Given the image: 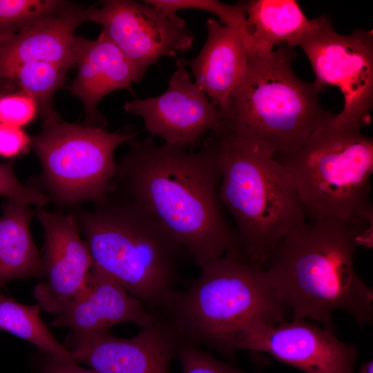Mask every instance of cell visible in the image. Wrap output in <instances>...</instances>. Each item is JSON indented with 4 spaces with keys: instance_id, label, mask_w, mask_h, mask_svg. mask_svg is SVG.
Instances as JSON below:
<instances>
[{
    "instance_id": "6da1fadb",
    "label": "cell",
    "mask_w": 373,
    "mask_h": 373,
    "mask_svg": "<svg viewBox=\"0 0 373 373\" xmlns=\"http://www.w3.org/2000/svg\"><path fill=\"white\" fill-rule=\"evenodd\" d=\"M128 144L116 162L115 189L141 204L198 267L227 252L242 255L223 213L220 169L207 140L198 151L158 146L151 136Z\"/></svg>"
},
{
    "instance_id": "7a4b0ae2",
    "label": "cell",
    "mask_w": 373,
    "mask_h": 373,
    "mask_svg": "<svg viewBox=\"0 0 373 373\" xmlns=\"http://www.w3.org/2000/svg\"><path fill=\"white\" fill-rule=\"evenodd\" d=\"M372 240L334 219H307L290 231L264 265L294 320H313L335 332L333 314L350 315L360 327L373 317V290L356 273L358 247Z\"/></svg>"
},
{
    "instance_id": "3957f363",
    "label": "cell",
    "mask_w": 373,
    "mask_h": 373,
    "mask_svg": "<svg viewBox=\"0 0 373 373\" xmlns=\"http://www.w3.org/2000/svg\"><path fill=\"white\" fill-rule=\"evenodd\" d=\"M75 216L99 267L155 314L176 291L186 254L138 202L114 187L92 210Z\"/></svg>"
},
{
    "instance_id": "277c9868",
    "label": "cell",
    "mask_w": 373,
    "mask_h": 373,
    "mask_svg": "<svg viewBox=\"0 0 373 373\" xmlns=\"http://www.w3.org/2000/svg\"><path fill=\"white\" fill-rule=\"evenodd\" d=\"M206 140L217 156L220 199L233 219L242 254L263 267L278 243L307 219L292 177L262 142L223 126Z\"/></svg>"
},
{
    "instance_id": "5b68a950",
    "label": "cell",
    "mask_w": 373,
    "mask_h": 373,
    "mask_svg": "<svg viewBox=\"0 0 373 373\" xmlns=\"http://www.w3.org/2000/svg\"><path fill=\"white\" fill-rule=\"evenodd\" d=\"M185 290L175 291L160 315L179 343L220 352L238 330L255 321L285 320L287 308L264 267L227 252L200 267Z\"/></svg>"
},
{
    "instance_id": "8992f818",
    "label": "cell",
    "mask_w": 373,
    "mask_h": 373,
    "mask_svg": "<svg viewBox=\"0 0 373 373\" xmlns=\"http://www.w3.org/2000/svg\"><path fill=\"white\" fill-rule=\"evenodd\" d=\"M296 57L294 48L287 45L249 56L245 75L223 113L222 126L284 155L334 119L336 114L321 104L323 90L294 73Z\"/></svg>"
},
{
    "instance_id": "52a82bcc",
    "label": "cell",
    "mask_w": 373,
    "mask_h": 373,
    "mask_svg": "<svg viewBox=\"0 0 373 373\" xmlns=\"http://www.w3.org/2000/svg\"><path fill=\"white\" fill-rule=\"evenodd\" d=\"M276 159L289 171L310 219H334L372 239L373 139L329 123L300 148Z\"/></svg>"
},
{
    "instance_id": "ba28073f",
    "label": "cell",
    "mask_w": 373,
    "mask_h": 373,
    "mask_svg": "<svg viewBox=\"0 0 373 373\" xmlns=\"http://www.w3.org/2000/svg\"><path fill=\"white\" fill-rule=\"evenodd\" d=\"M137 135L131 126L109 133L61 122L59 117L44 119L41 131L31 141L41 165L33 184L61 207L99 202L113 188L115 149Z\"/></svg>"
},
{
    "instance_id": "9c48e42d",
    "label": "cell",
    "mask_w": 373,
    "mask_h": 373,
    "mask_svg": "<svg viewBox=\"0 0 373 373\" xmlns=\"http://www.w3.org/2000/svg\"><path fill=\"white\" fill-rule=\"evenodd\" d=\"M298 46L311 64L316 85L323 90L336 86L343 95L342 111L329 124L360 129L368 125L373 106L372 30L341 35L324 15L319 28Z\"/></svg>"
},
{
    "instance_id": "30bf717a",
    "label": "cell",
    "mask_w": 373,
    "mask_h": 373,
    "mask_svg": "<svg viewBox=\"0 0 373 373\" xmlns=\"http://www.w3.org/2000/svg\"><path fill=\"white\" fill-rule=\"evenodd\" d=\"M269 354L305 373H352L357 347L339 340L335 332L307 320L255 321L233 334L220 352Z\"/></svg>"
},
{
    "instance_id": "8fae6325",
    "label": "cell",
    "mask_w": 373,
    "mask_h": 373,
    "mask_svg": "<svg viewBox=\"0 0 373 373\" xmlns=\"http://www.w3.org/2000/svg\"><path fill=\"white\" fill-rule=\"evenodd\" d=\"M86 20L99 24L102 32L144 73L162 57L189 50L195 39L182 18L132 0L101 1L86 9Z\"/></svg>"
},
{
    "instance_id": "7c38bea8",
    "label": "cell",
    "mask_w": 373,
    "mask_h": 373,
    "mask_svg": "<svg viewBox=\"0 0 373 373\" xmlns=\"http://www.w3.org/2000/svg\"><path fill=\"white\" fill-rule=\"evenodd\" d=\"M186 68L184 59H178L164 93L126 102L124 108L143 118L151 137L191 149L206 134L222 127L224 115L191 81Z\"/></svg>"
},
{
    "instance_id": "4fadbf2b",
    "label": "cell",
    "mask_w": 373,
    "mask_h": 373,
    "mask_svg": "<svg viewBox=\"0 0 373 373\" xmlns=\"http://www.w3.org/2000/svg\"><path fill=\"white\" fill-rule=\"evenodd\" d=\"M179 341L159 315L129 338L108 331L67 336L65 346L72 358L86 364L97 373H171Z\"/></svg>"
},
{
    "instance_id": "5bb4252c",
    "label": "cell",
    "mask_w": 373,
    "mask_h": 373,
    "mask_svg": "<svg viewBox=\"0 0 373 373\" xmlns=\"http://www.w3.org/2000/svg\"><path fill=\"white\" fill-rule=\"evenodd\" d=\"M44 233V277L34 290L40 308L57 315L84 287L93 260L72 214L37 207Z\"/></svg>"
},
{
    "instance_id": "9a60e30c",
    "label": "cell",
    "mask_w": 373,
    "mask_h": 373,
    "mask_svg": "<svg viewBox=\"0 0 373 373\" xmlns=\"http://www.w3.org/2000/svg\"><path fill=\"white\" fill-rule=\"evenodd\" d=\"M157 316L93 264L82 289L50 324L75 335H88L122 323L144 327Z\"/></svg>"
},
{
    "instance_id": "2e32d148",
    "label": "cell",
    "mask_w": 373,
    "mask_h": 373,
    "mask_svg": "<svg viewBox=\"0 0 373 373\" xmlns=\"http://www.w3.org/2000/svg\"><path fill=\"white\" fill-rule=\"evenodd\" d=\"M75 47L77 74L68 88L83 103L84 125L104 128L107 123L97 110L100 100L117 90L133 93L132 84L144 73L102 32L95 40L76 36Z\"/></svg>"
},
{
    "instance_id": "e0dca14e",
    "label": "cell",
    "mask_w": 373,
    "mask_h": 373,
    "mask_svg": "<svg viewBox=\"0 0 373 373\" xmlns=\"http://www.w3.org/2000/svg\"><path fill=\"white\" fill-rule=\"evenodd\" d=\"M86 9L74 3L67 10L19 32L0 37V79L23 64L45 61L66 70L75 66V37L86 21Z\"/></svg>"
},
{
    "instance_id": "ac0fdd59",
    "label": "cell",
    "mask_w": 373,
    "mask_h": 373,
    "mask_svg": "<svg viewBox=\"0 0 373 373\" xmlns=\"http://www.w3.org/2000/svg\"><path fill=\"white\" fill-rule=\"evenodd\" d=\"M207 38L199 54L184 61L191 69L195 84L224 113L247 70L245 31L212 18L207 21Z\"/></svg>"
},
{
    "instance_id": "d6986e66",
    "label": "cell",
    "mask_w": 373,
    "mask_h": 373,
    "mask_svg": "<svg viewBox=\"0 0 373 373\" xmlns=\"http://www.w3.org/2000/svg\"><path fill=\"white\" fill-rule=\"evenodd\" d=\"M246 17L248 56L273 50L275 46H298L321 26L324 15L309 19L294 0L240 2Z\"/></svg>"
},
{
    "instance_id": "ffe728a7",
    "label": "cell",
    "mask_w": 373,
    "mask_h": 373,
    "mask_svg": "<svg viewBox=\"0 0 373 373\" xmlns=\"http://www.w3.org/2000/svg\"><path fill=\"white\" fill-rule=\"evenodd\" d=\"M28 205L8 200L0 216V291L16 279L44 277V265L32 240Z\"/></svg>"
},
{
    "instance_id": "44dd1931",
    "label": "cell",
    "mask_w": 373,
    "mask_h": 373,
    "mask_svg": "<svg viewBox=\"0 0 373 373\" xmlns=\"http://www.w3.org/2000/svg\"><path fill=\"white\" fill-rule=\"evenodd\" d=\"M39 311L38 304L24 305L0 291L1 330L33 344L44 354L73 359L66 346L50 332Z\"/></svg>"
},
{
    "instance_id": "7402d4cb",
    "label": "cell",
    "mask_w": 373,
    "mask_h": 373,
    "mask_svg": "<svg viewBox=\"0 0 373 373\" xmlns=\"http://www.w3.org/2000/svg\"><path fill=\"white\" fill-rule=\"evenodd\" d=\"M68 70L54 63L38 61L21 64L8 73L3 79L12 81L21 91L36 102L44 119L57 117L52 108L55 93L65 82Z\"/></svg>"
},
{
    "instance_id": "603a6c76",
    "label": "cell",
    "mask_w": 373,
    "mask_h": 373,
    "mask_svg": "<svg viewBox=\"0 0 373 373\" xmlns=\"http://www.w3.org/2000/svg\"><path fill=\"white\" fill-rule=\"evenodd\" d=\"M73 4L61 0H0V37L17 33Z\"/></svg>"
},
{
    "instance_id": "cb8c5ba5",
    "label": "cell",
    "mask_w": 373,
    "mask_h": 373,
    "mask_svg": "<svg viewBox=\"0 0 373 373\" xmlns=\"http://www.w3.org/2000/svg\"><path fill=\"white\" fill-rule=\"evenodd\" d=\"M166 16L175 15L181 10L195 9L213 13L222 25L238 27L245 31L246 17L240 3L228 4L216 0H144Z\"/></svg>"
},
{
    "instance_id": "d4e9b609",
    "label": "cell",
    "mask_w": 373,
    "mask_h": 373,
    "mask_svg": "<svg viewBox=\"0 0 373 373\" xmlns=\"http://www.w3.org/2000/svg\"><path fill=\"white\" fill-rule=\"evenodd\" d=\"M14 162L0 164V196L24 205L43 207L49 201L48 195L34 184L26 185L17 178Z\"/></svg>"
},
{
    "instance_id": "484cf974",
    "label": "cell",
    "mask_w": 373,
    "mask_h": 373,
    "mask_svg": "<svg viewBox=\"0 0 373 373\" xmlns=\"http://www.w3.org/2000/svg\"><path fill=\"white\" fill-rule=\"evenodd\" d=\"M175 357L182 373H246L194 345L179 343Z\"/></svg>"
},
{
    "instance_id": "4316f807",
    "label": "cell",
    "mask_w": 373,
    "mask_h": 373,
    "mask_svg": "<svg viewBox=\"0 0 373 373\" xmlns=\"http://www.w3.org/2000/svg\"><path fill=\"white\" fill-rule=\"evenodd\" d=\"M38 112L35 101L23 92L0 95V122L21 127Z\"/></svg>"
},
{
    "instance_id": "83f0119b",
    "label": "cell",
    "mask_w": 373,
    "mask_h": 373,
    "mask_svg": "<svg viewBox=\"0 0 373 373\" xmlns=\"http://www.w3.org/2000/svg\"><path fill=\"white\" fill-rule=\"evenodd\" d=\"M32 137L19 126L0 122V156L15 157L30 147Z\"/></svg>"
},
{
    "instance_id": "f1b7e54d",
    "label": "cell",
    "mask_w": 373,
    "mask_h": 373,
    "mask_svg": "<svg viewBox=\"0 0 373 373\" xmlns=\"http://www.w3.org/2000/svg\"><path fill=\"white\" fill-rule=\"evenodd\" d=\"M41 373H97L85 368L73 359L44 354L40 369Z\"/></svg>"
},
{
    "instance_id": "f546056e",
    "label": "cell",
    "mask_w": 373,
    "mask_h": 373,
    "mask_svg": "<svg viewBox=\"0 0 373 373\" xmlns=\"http://www.w3.org/2000/svg\"><path fill=\"white\" fill-rule=\"evenodd\" d=\"M358 373H373V361L372 360L368 361L367 362H365L363 363L358 371Z\"/></svg>"
},
{
    "instance_id": "4dcf8cb0",
    "label": "cell",
    "mask_w": 373,
    "mask_h": 373,
    "mask_svg": "<svg viewBox=\"0 0 373 373\" xmlns=\"http://www.w3.org/2000/svg\"><path fill=\"white\" fill-rule=\"evenodd\" d=\"M8 90V88L5 86V85H0V95L6 93V90Z\"/></svg>"
}]
</instances>
